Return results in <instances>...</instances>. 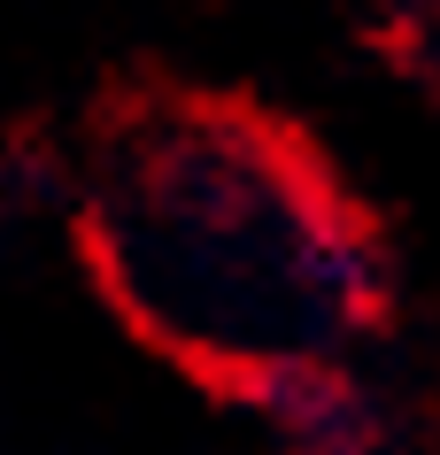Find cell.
Wrapping results in <instances>:
<instances>
[{"mask_svg": "<svg viewBox=\"0 0 440 455\" xmlns=\"http://www.w3.org/2000/svg\"><path fill=\"white\" fill-rule=\"evenodd\" d=\"M116 293L240 379L332 355L387 309V263L293 155L247 124L163 116L124 147L100 201Z\"/></svg>", "mask_w": 440, "mask_h": 455, "instance_id": "6da1fadb", "label": "cell"}, {"mask_svg": "<svg viewBox=\"0 0 440 455\" xmlns=\"http://www.w3.org/2000/svg\"><path fill=\"white\" fill-rule=\"evenodd\" d=\"M247 402L263 409V425L286 440L293 455H394V432L379 417L364 386L348 379L332 355H309V363H270L255 371Z\"/></svg>", "mask_w": 440, "mask_h": 455, "instance_id": "7a4b0ae2", "label": "cell"}, {"mask_svg": "<svg viewBox=\"0 0 440 455\" xmlns=\"http://www.w3.org/2000/svg\"><path fill=\"white\" fill-rule=\"evenodd\" d=\"M394 8H402L410 24H433V16H440V0H394Z\"/></svg>", "mask_w": 440, "mask_h": 455, "instance_id": "3957f363", "label": "cell"}]
</instances>
